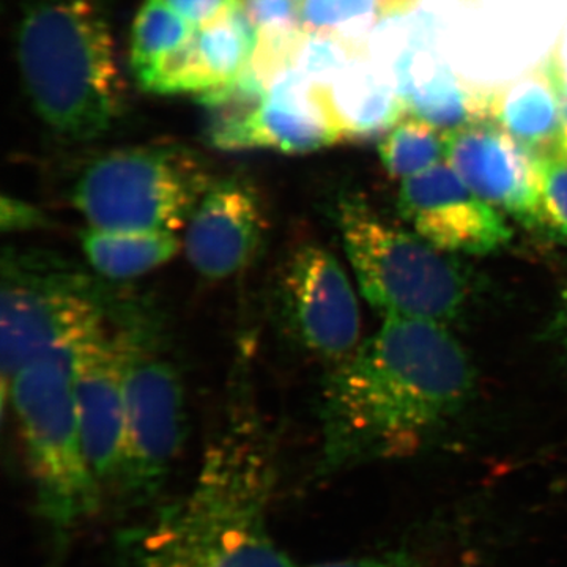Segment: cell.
<instances>
[{
    "label": "cell",
    "instance_id": "8992f818",
    "mask_svg": "<svg viewBox=\"0 0 567 567\" xmlns=\"http://www.w3.org/2000/svg\"><path fill=\"white\" fill-rule=\"evenodd\" d=\"M336 219L369 305L386 317L442 324L461 315L468 279L456 259L420 235L383 221L354 196L339 200Z\"/></svg>",
    "mask_w": 567,
    "mask_h": 567
},
{
    "label": "cell",
    "instance_id": "2e32d148",
    "mask_svg": "<svg viewBox=\"0 0 567 567\" xmlns=\"http://www.w3.org/2000/svg\"><path fill=\"white\" fill-rule=\"evenodd\" d=\"M395 87L410 115L439 130L492 122V89L462 80L442 63H434L425 76L395 70Z\"/></svg>",
    "mask_w": 567,
    "mask_h": 567
},
{
    "label": "cell",
    "instance_id": "4fadbf2b",
    "mask_svg": "<svg viewBox=\"0 0 567 567\" xmlns=\"http://www.w3.org/2000/svg\"><path fill=\"white\" fill-rule=\"evenodd\" d=\"M446 158L481 199L536 227L539 164L502 126L480 122L447 132Z\"/></svg>",
    "mask_w": 567,
    "mask_h": 567
},
{
    "label": "cell",
    "instance_id": "d6986e66",
    "mask_svg": "<svg viewBox=\"0 0 567 567\" xmlns=\"http://www.w3.org/2000/svg\"><path fill=\"white\" fill-rule=\"evenodd\" d=\"M413 3L415 0H301V28L336 37L357 54H364V37L377 22L409 10Z\"/></svg>",
    "mask_w": 567,
    "mask_h": 567
},
{
    "label": "cell",
    "instance_id": "8fae6325",
    "mask_svg": "<svg viewBox=\"0 0 567 567\" xmlns=\"http://www.w3.org/2000/svg\"><path fill=\"white\" fill-rule=\"evenodd\" d=\"M268 213L248 178H216L185 226L183 249L194 270L224 281L251 267L265 245Z\"/></svg>",
    "mask_w": 567,
    "mask_h": 567
},
{
    "label": "cell",
    "instance_id": "5b68a950",
    "mask_svg": "<svg viewBox=\"0 0 567 567\" xmlns=\"http://www.w3.org/2000/svg\"><path fill=\"white\" fill-rule=\"evenodd\" d=\"M0 303L3 388L32 361L80 344L117 315L123 300L59 254L7 248Z\"/></svg>",
    "mask_w": 567,
    "mask_h": 567
},
{
    "label": "cell",
    "instance_id": "6da1fadb",
    "mask_svg": "<svg viewBox=\"0 0 567 567\" xmlns=\"http://www.w3.org/2000/svg\"><path fill=\"white\" fill-rule=\"evenodd\" d=\"M246 365L244 357L235 364L233 393L193 483L118 537L122 567H297L271 529L278 440Z\"/></svg>",
    "mask_w": 567,
    "mask_h": 567
},
{
    "label": "cell",
    "instance_id": "ba28073f",
    "mask_svg": "<svg viewBox=\"0 0 567 567\" xmlns=\"http://www.w3.org/2000/svg\"><path fill=\"white\" fill-rule=\"evenodd\" d=\"M152 311L134 301L128 315L125 446L115 492L128 507L151 505L164 487L186 435L185 385L163 352Z\"/></svg>",
    "mask_w": 567,
    "mask_h": 567
},
{
    "label": "cell",
    "instance_id": "9a60e30c",
    "mask_svg": "<svg viewBox=\"0 0 567 567\" xmlns=\"http://www.w3.org/2000/svg\"><path fill=\"white\" fill-rule=\"evenodd\" d=\"M331 104L342 140L368 141L390 132L406 112L398 87L357 55L330 84Z\"/></svg>",
    "mask_w": 567,
    "mask_h": 567
},
{
    "label": "cell",
    "instance_id": "3957f363",
    "mask_svg": "<svg viewBox=\"0 0 567 567\" xmlns=\"http://www.w3.org/2000/svg\"><path fill=\"white\" fill-rule=\"evenodd\" d=\"M25 92L62 140L89 142L121 115L123 84L96 0H28L17 33Z\"/></svg>",
    "mask_w": 567,
    "mask_h": 567
},
{
    "label": "cell",
    "instance_id": "52a82bcc",
    "mask_svg": "<svg viewBox=\"0 0 567 567\" xmlns=\"http://www.w3.org/2000/svg\"><path fill=\"white\" fill-rule=\"evenodd\" d=\"M215 181L204 156L183 145L118 148L82 171L71 203L96 229L177 233Z\"/></svg>",
    "mask_w": 567,
    "mask_h": 567
},
{
    "label": "cell",
    "instance_id": "5bb4252c",
    "mask_svg": "<svg viewBox=\"0 0 567 567\" xmlns=\"http://www.w3.org/2000/svg\"><path fill=\"white\" fill-rule=\"evenodd\" d=\"M565 81L551 51L533 69L492 87V122L536 158L565 151Z\"/></svg>",
    "mask_w": 567,
    "mask_h": 567
},
{
    "label": "cell",
    "instance_id": "4316f807",
    "mask_svg": "<svg viewBox=\"0 0 567 567\" xmlns=\"http://www.w3.org/2000/svg\"><path fill=\"white\" fill-rule=\"evenodd\" d=\"M194 28H203L235 9L241 0H162Z\"/></svg>",
    "mask_w": 567,
    "mask_h": 567
},
{
    "label": "cell",
    "instance_id": "603a6c76",
    "mask_svg": "<svg viewBox=\"0 0 567 567\" xmlns=\"http://www.w3.org/2000/svg\"><path fill=\"white\" fill-rule=\"evenodd\" d=\"M357 52L336 37L327 33L306 32L303 43L298 51L295 69L301 71L316 84L330 85L347 63L357 58Z\"/></svg>",
    "mask_w": 567,
    "mask_h": 567
},
{
    "label": "cell",
    "instance_id": "ac0fdd59",
    "mask_svg": "<svg viewBox=\"0 0 567 567\" xmlns=\"http://www.w3.org/2000/svg\"><path fill=\"white\" fill-rule=\"evenodd\" d=\"M259 43V28L246 13L244 0L229 13L197 28L193 35L197 62L207 92L230 84L251 65Z\"/></svg>",
    "mask_w": 567,
    "mask_h": 567
},
{
    "label": "cell",
    "instance_id": "7402d4cb",
    "mask_svg": "<svg viewBox=\"0 0 567 567\" xmlns=\"http://www.w3.org/2000/svg\"><path fill=\"white\" fill-rule=\"evenodd\" d=\"M539 200L536 227L557 240H567V155L537 158Z\"/></svg>",
    "mask_w": 567,
    "mask_h": 567
},
{
    "label": "cell",
    "instance_id": "ffe728a7",
    "mask_svg": "<svg viewBox=\"0 0 567 567\" xmlns=\"http://www.w3.org/2000/svg\"><path fill=\"white\" fill-rule=\"evenodd\" d=\"M379 152L391 177L410 178L431 169L446 156V133L409 114L388 132Z\"/></svg>",
    "mask_w": 567,
    "mask_h": 567
},
{
    "label": "cell",
    "instance_id": "cb8c5ba5",
    "mask_svg": "<svg viewBox=\"0 0 567 567\" xmlns=\"http://www.w3.org/2000/svg\"><path fill=\"white\" fill-rule=\"evenodd\" d=\"M301 0H244L246 13L259 31L301 28Z\"/></svg>",
    "mask_w": 567,
    "mask_h": 567
},
{
    "label": "cell",
    "instance_id": "83f0119b",
    "mask_svg": "<svg viewBox=\"0 0 567 567\" xmlns=\"http://www.w3.org/2000/svg\"><path fill=\"white\" fill-rule=\"evenodd\" d=\"M554 52L555 55H557L559 70H561L563 81H565V91L567 93V29L565 35L559 39Z\"/></svg>",
    "mask_w": 567,
    "mask_h": 567
},
{
    "label": "cell",
    "instance_id": "e0dca14e",
    "mask_svg": "<svg viewBox=\"0 0 567 567\" xmlns=\"http://www.w3.org/2000/svg\"><path fill=\"white\" fill-rule=\"evenodd\" d=\"M81 248L99 278L130 281L171 262L182 251L183 241L177 233L87 226L81 234Z\"/></svg>",
    "mask_w": 567,
    "mask_h": 567
},
{
    "label": "cell",
    "instance_id": "44dd1931",
    "mask_svg": "<svg viewBox=\"0 0 567 567\" xmlns=\"http://www.w3.org/2000/svg\"><path fill=\"white\" fill-rule=\"evenodd\" d=\"M194 32L196 28L162 0H147L133 24L132 69L136 78L183 47Z\"/></svg>",
    "mask_w": 567,
    "mask_h": 567
},
{
    "label": "cell",
    "instance_id": "7c38bea8",
    "mask_svg": "<svg viewBox=\"0 0 567 567\" xmlns=\"http://www.w3.org/2000/svg\"><path fill=\"white\" fill-rule=\"evenodd\" d=\"M398 207L420 237L447 254L494 252L511 240L498 210L473 193L447 164L405 178Z\"/></svg>",
    "mask_w": 567,
    "mask_h": 567
},
{
    "label": "cell",
    "instance_id": "30bf717a",
    "mask_svg": "<svg viewBox=\"0 0 567 567\" xmlns=\"http://www.w3.org/2000/svg\"><path fill=\"white\" fill-rule=\"evenodd\" d=\"M123 301L110 322L82 339L74 357V399L85 451L102 487L115 488L125 446V385L130 357L128 315Z\"/></svg>",
    "mask_w": 567,
    "mask_h": 567
},
{
    "label": "cell",
    "instance_id": "7a4b0ae2",
    "mask_svg": "<svg viewBox=\"0 0 567 567\" xmlns=\"http://www.w3.org/2000/svg\"><path fill=\"white\" fill-rule=\"evenodd\" d=\"M473 386L472 363L442 323L386 317L324 383L320 475L415 454Z\"/></svg>",
    "mask_w": 567,
    "mask_h": 567
},
{
    "label": "cell",
    "instance_id": "484cf974",
    "mask_svg": "<svg viewBox=\"0 0 567 567\" xmlns=\"http://www.w3.org/2000/svg\"><path fill=\"white\" fill-rule=\"evenodd\" d=\"M0 226L6 233H29L48 229L51 219L35 205L24 203L17 197L3 196L0 200Z\"/></svg>",
    "mask_w": 567,
    "mask_h": 567
},
{
    "label": "cell",
    "instance_id": "277c9868",
    "mask_svg": "<svg viewBox=\"0 0 567 567\" xmlns=\"http://www.w3.org/2000/svg\"><path fill=\"white\" fill-rule=\"evenodd\" d=\"M76 347L32 361L2 388V404L10 399L24 443L37 516L47 533L48 567L61 565L102 503L74 399Z\"/></svg>",
    "mask_w": 567,
    "mask_h": 567
},
{
    "label": "cell",
    "instance_id": "9c48e42d",
    "mask_svg": "<svg viewBox=\"0 0 567 567\" xmlns=\"http://www.w3.org/2000/svg\"><path fill=\"white\" fill-rule=\"evenodd\" d=\"M278 328L301 352L339 364L358 349L360 309L344 268L317 244L284 257L274 284Z\"/></svg>",
    "mask_w": 567,
    "mask_h": 567
},
{
    "label": "cell",
    "instance_id": "d4e9b609",
    "mask_svg": "<svg viewBox=\"0 0 567 567\" xmlns=\"http://www.w3.org/2000/svg\"><path fill=\"white\" fill-rule=\"evenodd\" d=\"M309 567H435L429 558L417 554L413 548L398 546L372 554L358 555L330 561L317 563Z\"/></svg>",
    "mask_w": 567,
    "mask_h": 567
},
{
    "label": "cell",
    "instance_id": "f1b7e54d",
    "mask_svg": "<svg viewBox=\"0 0 567 567\" xmlns=\"http://www.w3.org/2000/svg\"><path fill=\"white\" fill-rule=\"evenodd\" d=\"M557 327L563 341H565L567 346V292L565 295V301H563L561 311H559Z\"/></svg>",
    "mask_w": 567,
    "mask_h": 567
}]
</instances>
